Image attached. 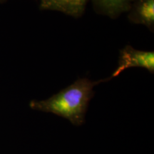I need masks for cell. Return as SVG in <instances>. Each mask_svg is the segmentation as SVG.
<instances>
[{"instance_id": "277c9868", "label": "cell", "mask_w": 154, "mask_h": 154, "mask_svg": "<svg viewBox=\"0 0 154 154\" xmlns=\"http://www.w3.org/2000/svg\"><path fill=\"white\" fill-rule=\"evenodd\" d=\"M88 0H42L40 2L41 10L61 11L75 18L82 17Z\"/></svg>"}, {"instance_id": "8992f818", "label": "cell", "mask_w": 154, "mask_h": 154, "mask_svg": "<svg viewBox=\"0 0 154 154\" xmlns=\"http://www.w3.org/2000/svg\"><path fill=\"white\" fill-rule=\"evenodd\" d=\"M7 0H0V4H4L5 2H6ZM40 1H42V0H40Z\"/></svg>"}, {"instance_id": "6da1fadb", "label": "cell", "mask_w": 154, "mask_h": 154, "mask_svg": "<svg viewBox=\"0 0 154 154\" xmlns=\"http://www.w3.org/2000/svg\"><path fill=\"white\" fill-rule=\"evenodd\" d=\"M111 78L96 82L87 78L78 79L76 82L43 101H32L29 103L34 110L51 113L67 119L74 126H82L85 122V115L91 99L94 97V87Z\"/></svg>"}, {"instance_id": "3957f363", "label": "cell", "mask_w": 154, "mask_h": 154, "mask_svg": "<svg viewBox=\"0 0 154 154\" xmlns=\"http://www.w3.org/2000/svg\"><path fill=\"white\" fill-rule=\"evenodd\" d=\"M128 19L136 24H142L154 31V0H134L131 5Z\"/></svg>"}, {"instance_id": "5b68a950", "label": "cell", "mask_w": 154, "mask_h": 154, "mask_svg": "<svg viewBox=\"0 0 154 154\" xmlns=\"http://www.w3.org/2000/svg\"><path fill=\"white\" fill-rule=\"evenodd\" d=\"M97 14L116 19L121 14L128 11L134 0H91Z\"/></svg>"}, {"instance_id": "7a4b0ae2", "label": "cell", "mask_w": 154, "mask_h": 154, "mask_svg": "<svg viewBox=\"0 0 154 154\" xmlns=\"http://www.w3.org/2000/svg\"><path fill=\"white\" fill-rule=\"evenodd\" d=\"M139 67L147 69L151 74L154 73V52L140 51L127 45L120 51L119 65L111 78L118 76L127 69Z\"/></svg>"}]
</instances>
